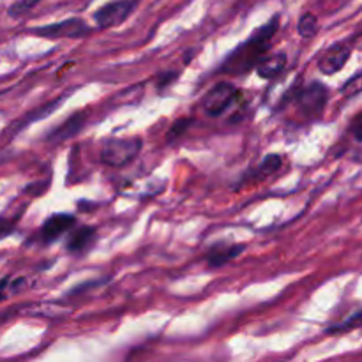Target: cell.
Returning a JSON list of instances; mask_svg holds the SVG:
<instances>
[{
	"mask_svg": "<svg viewBox=\"0 0 362 362\" xmlns=\"http://www.w3.org/2000/svg\"><path fill=\"white\" fill-rule=\"evenodd\" d=\"M362 92V71L357 74H354L350 80H346L341 87V94L345 98H354V95L361 94Z\"/></svg>",
	"mask_w": 362,
	"mask_h": 362,
	"instance_id": "cell-18",
	"label": "cell"
},
{
	"mask_svg": "<svg viewBox=\"0 0 362 362\" xmlns=\"http://www.w3.org/2000/svg\"><path fill=\"white\" fill-rule=\"evenodd\" d=\"M144 141L141 138H112L101 148V163L112 168H122L138 158Z\"/></svg>",
	"mask_w": 362,
	"mask_h": 362,
	"instance_id": "cell-2",
	"label": "cell"
},
{
	"mask_svg": "<svg viewBox=\"0 0 362 362\" xmlns=\"http://www.w3.org/2000/svg\"><path fill=\"white\" fill-rule=\"evenodd\" d=\"M349 131H350V134L354 136V140L362 144V112L357 113V115L350 120Z\"/></svg>",
	"mask_w": 362,
	"mask_h": 362,
	"instance_id": "cell-20",
	"label": "cell"
},
{
	"mask_svg": "<svg viewBox=\"0 0 362 362\" xmlns=\"http://www.w3.org/2000/svg\"><path fill=\"white\" fill-rule=\"evenodd\" d=\"M136 7V0H113L94 13V21L99 28H113L127 20Z\"/></svg>",
	"mask_w": 362,
	"mask_h": 362,
	"instance_id": "cell-6",
	"label": "cell"
},
{
	"mask_svg": "<svg viewBox=\"0 0 362 362\" xmlns=\"http://www.w3.org/2000/svg\"><path fill=\"white\" fill-rule=\"evenodd\" d=\"M350 55H352V48H350L349 42H336V45L329 46L320 55V59H318V69L325 76L339 73L350 60Z\"/></svg>",
	"mask_w": 362,
	"mask_h": 362,
	"instance_id": "cell-7",
	"label": "cell"
},
{
	"mask_svg": "<svg viewBox=\"0 0 362 362\" xmlns=\"http://www.w3.org/2000/svg\"><path fill=\"white\" fill-rule=\"evenodd\" d=\"M283 163H285V159H283L281 154H269L267 158H265L264 161H262L260 165L253 170V173L250 172V179L251 180H262V179H265V177L274 175V173H278L279 170H281Z\"/></svg>",
	"mask_w": 362,
	"mask_h": 362,
	"instance_id": "cell-13",
	"label": "cell"
},
{
	"mask_svg": "<svg viewBox=\"0 0 362 362\" xmlns=\"http://www.w3.org/2000/svg\"><path fill=\"white\" fill-rule=\"evenodd\" d=\"M27 285L25 278H4L0 279V303L6 300L7 297L13 296V293L20 292L23 286Z\"/></svg>",
	"mask_w": 362,
	"mask_h": 362,
	"instance_id": "cell-16",
	"label": "cell"
},
{
	"mask_svg": "<svg viewBox=\"0 0 362 362\" xmlns=\"http://www.w3.org/2000/svg\"><path fill=\"white\" fill-rule=\"evenodd\" d=\"M39 2H41V0H16V2L9 7V16L13 18L23 16L25 13L34 9Z\"/></svg>",
	"mask_w": 362,
	"mask_h": 362,
	"instance_id": "cell-19",
	"label": "cell"
},
{
	"mask_svg": "<svg viewBox=\"0 0 362 362\" xmlns=\"http://www.w3.org/2000/svg\"><path fill=\"white\" fill-rule=\"evenodd\" d=\"M13 228H14L13 221L0 218V239H2V237H6V235H9V233L13 232Z\"/></svg>",
	"mask_w": 362,
	"mask_h": 362,
	"instance_id": "cell-22",
	"label": "cell"
},
{
	"mask_svg": "<svg viewBox=\"0 0 362 362\" xmlns=\"http://www.w3.org/2000/svg\"><path fill=\"white\" fill-rule=\"evenodd\" d=\"M244 250H246L244 244H218V246L211 247L207 253L209 267L211 269L223 267L225 264L232 262L233 258L239 257Z\"/></svg>",
	"mask_w": 362,
	"mask_h": 362,
	"instance_id": "cell-11",
	"label": "cell"
},
{
	"mask_svg": "<svg viewBox=\"0 0 362 362\" xmlns=\"http://www.w3.org/2000/svg\"><path fill=\"white\" fill-rule=\"evenodd\" d=\"M191 122H193V120H191L189 117H182V119H177L175 122L170 126L168 133H166V144L172 145V144H175L177 140H180V136H182V134L186 133L187 129H189Z\"/></svg>",
	"mask_w": 362,
	"mask_h": 362,
	"instance_id": "cell-17",
	"label": "cell"
},
{
	"mask_svg": "<svg viewBox=\"0 0 362 362\" xmlns=\"http://www.w3.org/2000/svg\"><path fill=\"white\" fill-rule=\"evenodd\" d=\"M95 240V230L92 226H80V228L71 230L69 237H67L66 250L71 255L85 253L88 247L94 244Z\"/></svg>",
	"mask_w": 362,
	"mask_h": 362,
	"instance_id": "cell-12",
	"label": "cell"
},
{
	"mask_svg": "<svg viewBox=\"0 0 362 362\" xmlns=\"http://www.w3.org/2000/svg\"><path fill=\"white\" fill-rule=\"evenodd\" d=\"M279 30V14H274L271 20L253 32L243 45L237 46L225 59L219 71L226 74H246L255 69L257 64L264 59L272 46V39Z\"/></svg>",
	"mask_w": 362,
	"mask_h": 362,
	"instance_id": "cell-1",
	"label": "cell"
},
{
	"mask_svg": "<svg viewBox=\"0 0 362 362\" xmlns=\"http://www.w3.org/2000/svg\"><path fill=\"white\" fill-rule=\"evenodd\" d=\"M286 53L285 52H278V53H267L260 62L257 64V74L264 80H274L278 78L283 71L286 69Z\"/></svg>",
	"mask_w": 362,
	"mask_h": 362,
	"instance_id": "cell-9",
	"label": "cell"
},
{
	"mask_svg": "<svg viewBox=\"0 0 362 362\" xmlns=\"http://www.w3.org/2000/svg\"><path fill=\"white\" fill-rule=\"evenodd\" d=\"M237 90L235 85L228 83V81H221V83H216L211 90L205 94L204 101V110L207 115L211 117H219L226 112V110L232 106V103L237 99Z\"/></svg>",
	"mask_w": 362,
	"mask_h": 362,
	"instance_id": "cell-5",
	"label": "cell"
},
{
	"mask_svg": "<svg viewBox=\"0 0 362 362\" xmlns=\"http://www.w3.org/2000/svg\"><path fill=\"white\" fill-rule=\"evenodd\" d=\"M177 76H179V73H175V71H168V73H163L161 76L158 78V88L170 87V85H172L173 81L177 80Z\"/></svg>",
	"mask_w": 362,
	"mask_h": 362,
	"instance_id": "cell-21",
	"label": "cell"
},
{
	"mask_svg": "<svg viewBox=\"0 0 362 362\" xmlns=\"http://www.w3.org/2000/svg\"><path fill=\"white\" fill-rule=\"evenodd\" d=\"M356 329H362V310L356 311V313L350 315L349 318H345L339 324H334L332 327H329L327 334H341V332H350L356 331Z\"/></svg>",
	"mask_w": 362,
	"mask_h": 362,
	"instance_id": "cell-15",
	"label": "cell"
},
{
	"mask_svg": "<svg viewBox=\"0 0 362 362\" xmlns=\"http://www.w3.org/2000/svg\"><path fill=\"white\" fill-rule=\"evenodd\" d=\"M296 101L308 119H318L329 101V88L320 81H311L306 87L296 88Z\"/></svg>",
	"mask_w": 362,
	"mask_h": 362,
	"instance_id": "cell-3",
	"label": "cell"
},
{
	"mask_svg": "<svg viewBox=\"0 0 362 362\" xmlns=\"http://www.w3.org/2000/svg\"><path fill=\"white\" fill-rule=\"evenodd\" d=\"M318 18L315 16L313 13H304L303 16L299 18V23H297V30H299V35L304 39H311L318 34Z\"/></svg>",
	"mask_w": 362,
	"mask_h": 362,
	"instance_id": "cell-14",
	"label": "cell"
},
{
	"mask_svg": "<svg viewBox=\"0 0 362 362\" xmlns=\"http://www.w3.org/2000/svg\"><path fill=\"white\" fill-rule=\"evenodd\" d=\"M74 226H76V218H74L73 214L59 212V214L49 216L41 228L42 243L46 244L55 243V240H59L62 235L69 233Z\"/></svg>",
	"mask_w": 362,
	"mask_h": 362,
	"instance_id": "cell-8",
	"label": "cell"
},
{
	"mask_svg": "<svg viewBox=\"0 0 362 362\" xmlns=\"http://www.w3.org/2000/svg\"><path fill=\"white\" fill-rule=\"evenodd\" d=\"M9 317H11V311H7V313H0V324H2V322H6Z\"/></svg>",
	"mask_w": 362,
	"mask_h": 362,
	"instance_id": "cell-23",
	"label": "cell"
},
{
	"mask_svg": "<svg viewBox=\"0 0 362 362\" xmlns=\"http://www.w3.org/2000/svg\"><path fill=\"white\" fill-rule=\"evenodd\" d=\"M90 32L92 28L88 27L87 21L80 20V18H69V20H62L57 21V23L42 25V27L34 28L32 34L48 39H81L90 34Z\"/></svg>",
	"mask_w": 362,
	"mask_h": 362,
	"instance_id": "cell-4",
	"label": "cell"
},
{
	"mask_svg": "<svg viewBox=\"0 0 362 362\" xmlns=\"http://www.w3.org/2000/svg\"><path fill=\"white\" fill-rule=\"evenodd\" d=\"M85 120H87V113H81V112L73 113L66 122H62L57 129H53L52 133H48L46 140L52 141V144H60V141L67 140V138H73L74 134L80 133Z\"/></svg>",
	"mask_w": 362,
	"mask_h": 362,
	"instance_id": "cell-10",
	"label": "cell"
}]
</instances>
